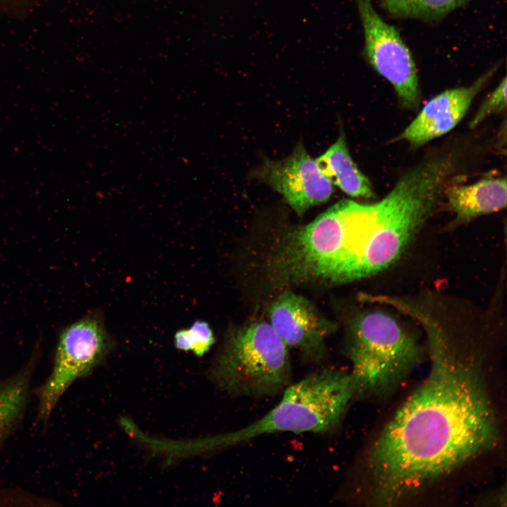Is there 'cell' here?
<instances>
[{
  "instance_id": "7c38bea8",
  "label": "cell",
  "mask_w": 507,
  "mask_h": 507,
  "mask_svg": "<svg viewBox=\"0 0 507 507\" xmlns=\"http://www.w3.org/2000/svg\"><path fill=\"white\" fill-rule=\"evenodd\" d=\"M325 176L351 197L375 198L371 183L353 161L342 130L337 140L315 159Z\"/></svg>"
},
{
  "instance_id": "277c9868",
  "label": "cell",
  "mask_w": 507,
  "mask_h": 507,
  "mask_svg": "<svg viewBox=\"0 0 507 507\" xmlns=\"http://www.w3.org/2000/svg\"><path fill=\"white\" fill-rule=\"evenodd\" d=\"M291 374L288 347L263 321L229 332L210 372L221 390L251 398L282 392L290 384Z\"/></svg>"
},
{
  "instance_id": "6da1fadb",
  "label": "cell",
  "mask_w": 507,
  "mask_h": 507,
  "mask_svg": "<svg viewBox=\"0 0 507 507\" xmlns=\"http://www.w3.org/2000/svg\"><path fill=\"white\" fill-rule=\"evenodd\" d=\"M430 356L423 383L396 412L368 455L377 501L394 503L489 449L496 415L478 369L451 349L437 321L416 305Z\"/></svg>"
},
{
  "instance_id": "30bf717a",
  "label": "cell",
  "mask_w": 507,
  "mask_h": 507,
  "mask_svg": "<svg viewBox=\"0 0 507 507\" xmlns=\"http://www.w3.org/2000/svg\"><path fill=\"white\" fill-rule=\"evenodd\" d=\"M494 71L495 68L489 70L468 87L447 89L432 98L398 139L418 147L453 130Z\"/></svg>"
},
{
  "instance_id": "7a4b0ae2",
  "label": "cell",
  "mask_w": 507,
  "mask_h": 507,
  "mask_svg": "<svg viewBox=\"0 0 507 507\" xmlns=\"http://www.w3.org/2000/svg\"><path fill=\"white\" fill-rule=\"evenodd\" d=\"M402 252L399 241L377 220L371 204L343 199L310 223L288 232L270 262L283 286L339 284L377 273Z\"/></svg>"
},
{
  "instance_id": "e0dca14e",
  "label": "cell",
  "mask_w": 507,
  "mask_h": 507,
  "mask_svg": "<svg viewBox=\"0 0 507 507\" xmlns=\"http://www.w3.org/2000/svg\"><path fill=\"white\" fill-rule=\"evenodd\" d=\"M20 0H0V13L13 11Z\"/></svg>"
},
{
  "instance_id": "2e32d148",
  "label": "cell",
  "mask_w": 507,
  "mask_h": 507,
  "mask_svg": "<svg viewBox=\"0 0 507 507\" xmlns=\"http://www.w3.org/2000/svg\"><path fill=\"white\" fill-rule=\"evenodd\" d=\"M506 78L500 82L498 86L488 95L475 112L470 120V128H475L489 116L501 113L506 108Z\"/></svg>"
},
{
  "instance_id": "4fadbf2b",
  "label": "cell",
  "mask_w": 507,
  "mask_h": 507,
  "mask_svg": "<svg viewBox=\"0 0 507 507\" xmlns=\"http://www.w3.org/2000/svg\"><path fill=\"white\" fill-rule=\"evenodd\" d=\"M32 361L21 371L0 382V444L24 412L33 368Z\"/></svg>"
},
{
  "instance_id": "8992f818",
  "label": "cell",
  "mask_w": 507,
  "mask_h": 507,
  "mask_svg": "<svg viewBox=\"0 0 507 507\" xmlns=\"http://www.w3.org/2000/svg\"><path fill=\"white\" fill-rule=\"evenodd\" d=\"M112 344L103 317L97 312L89 313L61 332L51 373L37 391L41 420L49 418L72 383L88 375L104 359Z\"/></svg>"
},
{
  "instance_id": "5b68a950",
  "label": "cell",
  "mask_w": 507,
  "mask_h": 507,
  "mask_svg": "<svg viewBox=\"0 0 507 507\" xmlns=\"http://www.w3.org/2000/svg\"><path fill=\"white\" fill-rule=\"evenodd\" d=\"M419 355L415 339L385 312L363 313L351 321L349 356L355 394L388 387L415 365Z\"/></svg>"
},
{
  "instance_id": "8fae6325",
  "label": "cell",
  "mask_w": 507,
  "mask_h": 507,
  "mask_svg": "<svg viewBox=\"0 0 507 507\" xmlns=\"http://www.w3.org/2000/svg\"><path fill=\"white\" fill-rule=\"evenodd\" d=\"M445 192L448 203L459 222H467L506 207L505 177L484 178L472 184L450 186Z\"/></svg>"
},
{
  "instance_id": "3957f363",
  "label": "cell",
  "mask_w": 507,
  "mask_h": 507,
  "mask_svg": "<svg viewBox=\"0 0 507 507\" xmlns=\"http://www.w3.org/2000/svg\"><path fill=\"white\" fill-rule=\"evenodd\" d=\"M354 389L350 373L325 369L284 390L280 401L256 421L239 430L204 439L205 450L225 449L277 432H325L344 417Z\"/></svg>"
},
{
  "instance_id": "9c48e42d",
  "label": "cell",
  "mask_w": 507,
  "mask_h": 507,
  "mask_svg": "<svg viewBox=\"0 0 507 507\" xmlns=\"http://www.w3.org/2000/svg\"><path fill=\"white\" fill-rule=\"evenodd\" d=\"M268 314L269 324L288 348L311 361L325 356L326 339L337 326L305 296L286 289L271 302Z\"/></svg>"
},
{
  "instance_id": "5bb4252c",
  "label": "cell",
  "mask_w": 507,
  "mask_h": 507,
  "mask_svg": "<svg viewBox=\"0 0 507 507\" xmlns=\"http://www.w3.org/2000/svg\"><path fill=\"white\" fill-rule=\"evenodd\" d=\"M470 0H380L391 16L425 20H439Z\"/></svg>"
},
{
  "instance_id": "ba28073f",
  "label": "cell",
  "mask_w": 507,
  "mask_h": 507,
  "mask_svg": "<svg viewBox=\"0 0 507 507\" xmlns=\"http://www.w3.org/2000/svg\"><path fill=\"white\" fill-rule=\"evenodd\" d=\"M252 176L280 194L299 216L310 208L327 201L334 190L333 184L301 142L284 159L265 158Z\"/></svg>"
},
{
  "instance_id": "52a82bcc",
  "label": "cell",
  "mask_w": 507,
  "mask_h": 507,
  "mask_svg": "<svg viewBox=\"0 0 507 507\" xmlns=\"http://www.w3.org/2000/svg\"><path fill=\"white\" fill-rule=\"evenodd\" d=\"M364 33V55L394 87L402 107L416 109L420 90L416 66L397 30L384 21L371 0H355Z\"/></svg>"
},
{
  "instance_id": "9a60e30c",
  "label": "cell",
  "mask_w": 507,
  "mask_h": 507,
  "mask_svg": "<svg viewBox=\"0 0 507 507\" xmlns=\"http://www.w3.org/2000/svg\"><path fill=\"white\" fill-rule=\"evenodd\" d=\"M214 342L215 337L209 324L199 320L188 328L177 331L174 336V344L177 349L190 351L199 356L208 352Z\"/></svg>"
}]
</instances>
